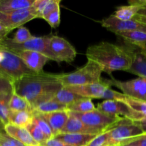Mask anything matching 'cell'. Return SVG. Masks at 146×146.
Listing matches in <instances>:
<instances>
[{
    "instance_id": "6da1fadb",
    "label": "cell",
    "mask_w": 146,
    "mask_h": 146,
    "mask_svg": "<svg viewBox=\"0 0 146 146\" xmlns=\"http://www.w3.org/2000/svg\"><path fill=\"white\" fill-rule=\"evenodd\" d=\"M14 92L24 97L34 108L41 103L50 101L62 88L56 74L34 73L23 76L13 83Z\"/></svg>"
},
{
    "instance_id": "7a4b0ae2",
    "label": "cell",
    "mask_w": 146,
    "mask_h": 146,
    "mask_svg": "<svg viewBox=\"0 0 146 146\" xmlns=\"http://www.w3.org/2000/svg\"><path fill=\"white\" fill-rule=\"evenodd\" d=\"M86 56L87 60L98 64L102 72L109 75L115 71H127L132 64L129 46H120L107 41L90 46L86 51Z\"/></svg>"
},
{
    "instance_id": "3957f363",
    "label": "cell",
    "mask_w": 146,
    "mask_h": 146,
    "mask_svg": "<svg viewBox=\"0 0 146 146\" xmlns=\"http://www.w3.org/2000/svg\"><path fill=\"white\" fill-rule=\"evenodd\" d=\"M102 72V69L98 64L87 60L84 66L74 72L56 76L63 87L81 86L100 82Z\"/></svg>"
},
{
    "instance_id": "277c9868",
    "label": "cell",
    "mask_w": 146,
    "mask_h": 146,
    "mask_svg": "<svg viewBox=\"0 0 146 146\" xmlns=\"http://www.w3.org/2000/svg\"><path fill=\"white\" fill-rule=\"evenodd\" d=\"M34 74L13 52L0 46V76L14 83L23 76Z\"/></svg>"
},
{
    "instance_id": "5b68a950",
    "label": "cell",
    "mask_w": 146,
    "mask_h": 146,
    "mask_svg": "<svg viewBox=\"0 0 146 146\" xmlns=\"http://www.w3.org/2000/svg\"><path fill=\"white\" fill-rule=\"evenodd\" d=\"M71 113L80 118L86 125L98 130L102 133L110 131L120 124L130 121V120L122 117L101 112L97 108L85 113Z\"/></svg>"
},
{
    "instance_id": "8992f818",
    "label": "cell",
    "mask_w": 146,
    "mask_h": 146,
    "mask_svg": "<svg viewBox=\"0 0 146 146\" xmlns=\"http://www.w3.org/2000/svg\"><path fill=\"white\" fill-rule=\"evenodd\" d=\"M49 38L50 36L40 37L33 36L31 39L26 42L17 44L13 42L11 38L6 37L5 38L0 41V46L9 50L13 53L22 51H37L46 56L50 60L57 61L49 46Z\"/></svg>"
},
{
    "instance_id": "52a82bcc",
    "label": "cell",
    "mask_w": 146,
    "mask_h": 146,
    "mask_svg": "<svg viewBox=\"0 0 146 146\" xmlns=\"http://www.w3.org/2000/svg\"><path fill=\"white\" fill-rule=\"evenodd\" d=\"M96 108L101 112L122 117L133 122H137L145 118V117L143 115L133 111L125 102L123 101L105 100L97 104Z\"/></svg>"
},
{
    "instance_id": "ba28073f",
    "label": "cell",
    "mask_w": 146,
    "mask_h": 146,
    "mask_svg": "<svg viewBox=\"0 0 146 146\" xmlns=\"http://www.w3.org/2000/svg\"><path fill=\"white\" fill-rule=\"evenodd\" d=\"M144 134L145 133L137 124L130 121L109 131L110 145L120 146L125 143Z\"/></svg>"
},
{
    "instance_id": "9c48e42d",
    "label": "cell",
    "mask_w": 146,
    "mask_h": 146,
    "mask_svg": "<svg viewBox=\"0 0 146 146\" xmlns=\"http://www.w3.org/2000/svg\"><path fill=\"white\" fill-rule=\"evenodd\" d=\"M110 86H115L123 91L126 96L142 101H146V78L138 77L127 81L113 79L107 80Z\"/></svg>"
},
{
    "instance_id": "30bf717a",
    "label": "cell",
    "mask_w": 146,
    "mask_h": 146,
    "mask_svg": "<svg viewBox=\"0 0 146 146\" xmlns=\"http://www.w3.org/2000/svg\"><path fill=\"white\" fill-rule=\"evenodd\" d=\"M49 46L57 62L71 63L77 56L74 47L67 40L58 36H50Z\"/></svg>"
},
{
    "instance_id": "8fae6325",
    "label": "cell",
    "mask_w": 146,
    "mask_h": 146,
    "mask_svg": "<svg viewBox=\"0 0 146 146\" xmlns=\"http://www.w3.org/2000/svg\"><path fill=\"white\" fill-rule=\"evenodd\" d=\"M37 18V14L32 7L11 12H0V24L11 31Z\"/></svg>"
},
{
    "instance_id": "7c38bea8",
    "label": "cell",
    "mask_w": 146,
    "mask_h": 146,
    "mask_svg": "<svg viewBox=\"0 0 146 146\" xmlns=\"http://www.w3.org/2000/svg\"><path fill=\"white\" fill-rule=\"evenodd\" d=\"M101 25L115 34L126 31H140L146 33V24L134 19L129 21H122L111 15L102 20Z\"/></svg>"
},
{
    "instance_id": "4fadbf2b",
    "label": "cell",
    "mask_w": 146,
    "mask_h": 146,
    "mask_svg": "<svg viewBox=\"0 0 146 146\" xmlns=\"http://www.w3.org/2000/svg\"><path fill=\"white\" fill-rule=\"evenodd\" d=\"M24 64V65L32 72L42 73L44 66L49 61L46 56L32 51H22L14 53Z\"/></svg>"
},
{
    "instance_id": "5bb4252c",
    "label": "cell",
    "mask_w": 146,
    "mask_h": 146,
    "mask_svg": "<svg viewBox=\"0 0 146 146\" xmlns=\"http://www.w3.org/2000/svg\"><path fill=\"white\" fill-rule=\"evenodd\" d=\"M111 87L107 81H101L99 83L81 86L65 87L72 92L87 98H102L106 90Z\"/></svg>"
},
{
    "instance_id": "9a60e30c",
    "label": "cell",
    "mask_w": 146,
    "mask_h": 146,
    "mask_svg": "<svg viewBox=\"0 0 146 146\" xmlns=\"http://www.w3.org/2000/svg\"><path fill=\"white\" fill-rule=\"evenodd\" d=\"M39 113V115L49 124L52 130L54 137L60 133L70 116V112L67 110L49 113Z\"/></svg>"
},
{
    "instance_id": "2e32d148",
    "label": "cell",
    "mask_w": 146,
    "mask_h": 146,
    "mask_svg": "<svg viewBox=\"0 0 146 146\" xmlns=\"http://www.w3.org/2000/svg\"><path fill=\"white\" fill-rule=\"evenodd\" d=\"M60 133H84L99 135L102 133V132L86 125L80 118L70 112L68 120Z\"/></svg>"
},
{
    "instance_id": "e0dca14e",
    "label": "cell",
    "mask_w": 146,
    "mask_h": 146,
    "mask_svg": "<svg viewBox=\"0 0 146 146\" xmlns=\"http://www.w3.org/2000/svg\"><path fill=\"white\" fill-rule=\"evenodd\" d=\"M129 46L132 55V64L127 72L139 77L146 78V55L136 46L130 44Z\"/></svg>"
},
{
    "instance_id": "ac0fdd59",
    "label": "cell",
    "mask_w": 146,
    "mask_h": 146,
    "mask_svg": "<svg viewBox=\"0 0 146 146\" xmlns=\"http://www.w3.org/2000/svg\"><path fill=\"white\" fill-rule=\"evenodd\" d=\"M4 131L7 135L17 140L24 146H41L34 141L27 128L8 123L4 127Z\"/></svg>"
},
{
    "instance_id": "d6986e66",
    "label": "cell",
    "mask_w": 146,
    "mask_h": 146,
    "mask_svg": "<svg viewBox=\"0 0 146 146\" xmlns=\"http://www.w3.org/2000/svg\"><path fill=\"white\" fill-rule=\"evenodd\" d=\"M97 135L84 133H60L54 138L72 146H86Z\"/></svg>"
},
{
    "instance_id": "ffe728a7",
    "label": "cell",
    "mask_w": 146,
    "mask_h": 146,
    "mask_svg": "<svg viewBox=\"0 0 146 146\" xmlns=\"http://www.w3.org/2000/svg\"><path fill=\"white\" fill-rule=\"evenodd\" d=\"M33 111H10L9 123L26 128L33 122Z\"/></svg>"
},
{
    "instance_id": "44dd1931",
    "label": "cell",
    "mask_w": 146,
    "mask_h": 146,
    "mask_svg": "<svg viewBox=\"0 0 146 146\" xmlns=\"http://www.w3.org/2000/svg\"><path fill=\"white\" fill-rule=\"evenodd\" d=\"M34 0H0V12H11L28 9Z\"/></svg>"
},
{
    "instance_id": "7402d4cb",
    "label": "cell",
    "mask_w": 146,
    "mask_h": 146,
    "mask_svg": "<svg viewBox=\"0 0 146 146\" xmlns=\"http://www.w3.org/2000/svg\"><path fill=\"white\" fill-rule=\"evenodd\" d=\"M124 39L125 41L132 45H146V33L140 31H126L116 33Z\"/></svg>"
},
{
    "instance_id": "603a6c76",
    "label": "cell",
    "mask_w": 146,
    "mask_h": 146,
    "mask_svg": "<svg viewBox=\"0 0 146 146\" xmlns=\"http://www.w3.org/2000/svg\"><path fill=\"white\" fill-rule=\"evenodd\" d=\"M84 97L72 92V91L69 90L67 88L62 87L61 89L59 90L56 93L54 97L52 98V100L60 103L62 104H64V105L67 106L68 105H70V104H73L75 101L82 99Z\"/></svg>"
},
{
    "instance_id": "cb8c5ba5",
    "label": "cell",
    "mask_w": 146,
    "mask_h": 146,
    "mask_svg": "<svg viewBox=\"0 0 146 146\" xmlns=\"http://www.w3.org/2000/svg\"><path fill=\"white\" fill-rule=\"evenodd\" d=\"M129 4H130L129 5L117 7L113 16L122 21H129L133 19L141 7L137 4H132V3Z\"/></svg>"
},
{
    "instance_id": "d4e9b609",
    "label": "cell",
    "mask_w": 146,
    "mask_h": 146,
    "mask_svg": "<svg viewBox=\"0 0 146 146\" xmlns=\"http://www.w3.org/2000/svg\"><path fill=\"white\" fill-rule=\"evenodd\" d=\"M95 108L92 99L87 98H82L67 106V110L68 111L78 113H85L90 112L94 111Z\"/></svg>"
},
{
    "instance_id": "484cf974",
    "label": "cell",
    "mask_w": 146,
    "mask_h": 146,
    "mask_svg": "<svg viewBox=\"0 0 146 146\" xmlns=\"http://www.w3.org/2000/svg\"><path fill=\"white\" fill-rule=\"evenodd\" d=\"M10 111H33V108L31 104L24 97L20 96L13 91L9 101Z\"/></svg>"
},
{
    "instance_id": "4316f807",
    "label": "cell",
    "mask_w": 146,
    "mask_h": 146,
    "mask_svg": "<svg viewBox=\"0 0 146 146\" xmlns=\"http://www.w3.org/2000/svg\"><path fill=\"white\" fill-rule=\"evenodd\" d=\"M67 110V106L53 100L44 101L37 105L34 108V111L40 113H49L57 112V111Z\"/></svg>"
},
{
    "instance_id": "83f0119b",
    "label": "cell",
    "mask_w": 146,
    "mask_h": 146,
    "mask_svg": "<svg viewBox=\"0 0 146 146\" xmlns=\"http://www.w3.org/2000/svg\"><path fill=\"white\" fill-rule=\"evenodd\" d=\"M12 93L0 94V121L5 125L9 123V115L10 113L9 101Z\"/></svg>"
},
{
    "instance_id": "f1b7e54d",
    "label": "cell",
    "mask_w": 146,
    "mask_h": 146,
    "mask_svg": "<svg viewBox=\"0 0 146 146\" xmlns=\"http://www.w3.org/2000/svg\"><path fill=\"white\" fill-rule=\"evenodd\" d=\"M33 115H34L33 121L40 127V128L42 130V131L44 134V135L47 138V140L54 138V133H53L52 130L50 128L49 124L39 115V113H37V112H35L34 111H33Z\"/></svg>"
},
{
    "instance_id": "f546056e",
    "label": "cell",
    "mask_w": 146,
    "mask_h": 146,
    "mask_svg": "<svg viewBox=\"0 0 146 146\" xmlns=\"http://www.w3.org/2000/svg\"><path fill=\"white\" fill-rule=\"evenodd\" d=\"M123 101L125 102L133 111L141 114L146 118V101L135 99L126 96Z\"/></svg>"
},
{
    "instance_id": "4dcf8cb0",
    "label": "cell",
    "mask_w": 146,
    "mask_h": 146,
    "mask_svg": "<svg viewBox=\"0 0 146 146\" xmlns=\"http://www.w3.org/2000/svg\"><path fill=\"white\" fill-rule=\"evenodd\" d=\"M26 128L29 132V133L31 134V135L34 138V141L37 143H38L41 146L44 143H45L46 141H47V138H46V136L43 133L42 130L40 129V127L34 121Z\"/></svg>"
},
{
    "instance_id": "1f68e13d",
    "label": "cell",
    "mask_w": 146,
    "mask_h": 146,
    "mask_svg": "<svg viewBox=\"0 0 146 146\" xmlns=\"http://www.w3.org/2000/svg\"><path fill=\"white\" fill-rule=\"evenodd\" d=\"M32 37L33 36L30 33L29 30L27 27L22 26L17 29L14 37L11 38V41L17 44H21L30 40Z\"/></svg>"
},
{
    "instance_id": "d6a6232c",
    "label": "cell",
    "mask_w": 146,
    "mask_h": 146,
    "mask_svg": "<svg viewBox=\"0 0 146 146\" xmlns=\"http://www.w3.org/2000/svg\"><path fill=\"white\" fill-rule=\"evenodd\" d=\"M86 146H110L109 131L97 135Z\"/></svg>"
},
{
    "instance_id": "836d02e7",
    "label": "cell",
    "mask_w": 146,
    "mask_h": 146,
    "mask_svg": "<svg viewBox=\"0 0 146 146\" xmlns=\"http://www.w3.org/2000/svg\"><path fill=\"white\" fill-rule=\"evenodd\" d=\"M49 25L53 29H56L60 24V8L54 10L44 19Z\"/></svg>"
},
{
    "instance_id": "e575fe53",
    "label": "cell",
    "mask_w": 146,
    "mask_h": 146,
    "mask_svg": "<svg viewBox=\"0 0 146 146\" xmlns=\"http://www.w3.org/2000/svg\"><path fill=\"white\" fill-rule=\"evenodd\" d=\"M0 146H24L6 133H0Z\"/></svg>"
},
{
    "instance_id": "d590c367",
    "label": "cell",
    "mask_w": 146,
    "mask_h": 146,
    "mask_svg": "<svg viewBox=\"0 0 146 146\" xmlns=\"http://www.w3.org/2000/svg\"><path fill=\"white\" fill-rule=\"evenodd\" d=\"M60 3H61V0H49L48 3L46 5L44 11L42 14L41 19H44L50 13H52L57 9L60 8Z\"/></svg>"
},
{
    "instance_id": "8d00e7d4",
    "label": "cell",
    "mask_w": 146,
    "mask_h": 146,
    "mask_svg": "<svg viewBox=\"0 0 146 146\" xmlns=\"http://www.w3.org/2000/svg\"><path fill=\"white\" fill-rule=\"evenodd\" d=\"M14 91L13 83L0 76V94L12 93Z\"/></svg>"
},
{
    "instance_id": "74e56055",
    "label": "cell",
    "mask_w": 146,
    "mask_h": 146,
    "mask_svg": "<svg viewBox=\"0 0 146 146\" xmlns=\"http://www.w3.org/2000/svg\"><path fill=\"white\" fill-rule=\"evenodd\" d=\"M120 146H146V133L136 137Z\"/></svg>"
},
{
    "instance_id": "f35d334b",
    "label": "cell",
    "mask_w": 146,
    "mask_h": 146,
    "mask_svg": "<svg viewBox=\"0 0 146 146\" xmlns=\"http://www.w3.org/2000/svg\"><path fill=\"white\" fill-rule=\"evenodd\" d=\"M129 3L140 6L141 8L138 11L137 15L146 17V0H131V1H129Z\"/></svg>"
},
{
    "instance_id": "ab89813d",
    "label": "cell",
    "mask_w": 146,
    "mask_h": 146,
    "mask_svg": "<svg viewBox=\"0 0 146 146\" xmlns=\"http://www.w3.org/2000/svg\"><path fill=\"white\" fill-rule=\"evenodd\" d=\"M42 146H72L68 144L62 142V141L57 140L56 138H53L51 139L47 140L45 142V143L43 144Z\"/></svg>"
},
{
    "instance_id": "60d3db41",
    "label": "cell",
    "mask_w": 146,
    "mask_h": 146,
    "mask_svg": "<svg viewBox=\"0 0 146 146\" xmlns=\"http://www.w3.org/2000/svg\"><path fill=\"white\" fill-rule=\"evenodd\" d=\"M11 31V30L6 28V27H4V26H2L0 24V41H1L2 39L5 38L6 37H7V35H8Z\"/></svg>"
},
{
    "instance_id": "b9f144b4",
    "label": "cell",
    "mask_w": 146,
    "mask_h": 146,
    "mask_svg": "<svg viewBox=\"0 0 146 146\" xmlns=\"http://www.w3.org/2000/svg\"><path fill=\"white\" fill-rule=\"evenodd\" d=\"M135 123L136 124H137V125L141 128V129L143 130V132H144L145 133H146V118L143 119L142 121H137V122Z\"/></svg>"
},
{
    "instance_id": "7bdbcfd3",
    "label": "cell",
    "mask_w": 146,
    "mask_h": 146,
    "mask_svg": "<svg viewBox=\"0 0 146 146\" xmlns=\"http://www.w3.org/2000/svg\"><path fill=\"white\" fill-rule=\"evenodd\" d=\"M133 19H135V20H137V21H140V22L143 23V24H146V17H140V16L136 15L135 17Z\"/></svg>"
},
{
    "instance_id": "ee69618b",
    "label": "cell",
    "mask_w": 146,
    "mask_h": 146,
    "mask_svg": "<svg viewBox=\"0 0 146 146\" xmlns=\"http://www.w3.org/2000/svg\"><path fill=\"white\" fill-rule=\"evenodd\" d=\"M140 51H142L143 53H144L146 55V45H138L136 46Z\"/></svg>"
},
{
    "instance_id": "f6af8a7d",
    "label": "cell",
    "mask_w": 146,
    "mask_h": 146,
    "mask_svg": "<svg viewBox=\"0 0 146 146\" xmlns=\"http://www.w3.org/2000/svg\"><path fill=\"white\" fill-rule=\"evenodd\" d=\"M4 127H5V125L0 121V133H5Z\"/></svg>"
},
{
    "instance_id": "bcb514c9",
    "label": "cell",
    "mask_w": 146,
    "mask_h": 146,
    "mask_svg": "<svg viewBox=\"0 0 146 146\" xmlns=\"http://www.w3.org/2000/svg\"><path fill=\"white\" fill-rule=\"evenodd\" d=\"M110 146H118V145H110Z\"/></svg>"
}]
</instances>
